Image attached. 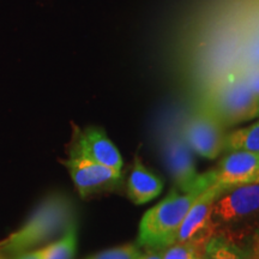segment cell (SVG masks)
<instances>
[{
  "mask_svg": "<svg viewBox=\"0 0 259 259\" xmlns=\"http://www.w3.org/2000/svg\"><path fill=\"white\" fill-rule=\"evenodd\" d=\"M72 225H76V211L71 199L61 193L50 194L24 225L0 241V253L11 258L36 250L63 235Z\"/></svg>",
  "mask_w": 259,
  "mask_h": 259,
  "instance_id": "obj_1",
  "label": "cell"
},
{
  "mask_svg": "<svg viewBox=\"0 0 259 259\" xmlns=\"http://www.w3.org/2000/svg\"><path fill=\"white\" fill-rule=\"evenodd\" d=\"M215 235L244 246L259 235V184L227 189L216 199L211 212Z\"/></svg>",
  "mask_w": 259,
  "mask_h": 259,
  "instance_id": "obj_2",
  "label": "cell"
},
{
  "mask_svg": "<svg viewBox=\"0 0 259 259\" xmlns=\"http://www.w3.org/2000/svg\"><path fill=\"white\" fill-rule=\"evenodd\" d=\"M200 193L173 191L167 198L149 209L139 223L138 245L154 250H163L173 245L187 211Z\"/></svg>",
  "mask_w": 259,
  "mask_h": 259,
  "instance_id": "obj_3",
  "label": "cell"
},
{
  "mask_svg": "<svg viewBox=\"0 0 259 259\" xmlns=\"http://www.w3.org/2000/svg\"><path fill=\"white\" fill-rule=\"evenodd\" d=\"M206 109L229 127L258 118L259 95L248 88L240 73H233L213 89Z\"/></svg>",
  "mask_w": 259,
  "mask_h": 259,
  "instance_id": "obj_4",
  "label": "cell"
},
{
  "mask_svg": "<svg viewBox=\"0 0 259 259\" xmlns=\"http://www.w3.org/2000/svg\"><path fill=\"white\" fill-rule=\"evenodd\" d=\"M227 189L229 187L216 184L204 190L194 199L178 231L176 242L191 244L205 250L208 241L215 235L211 221L213 204Z\"/></svg>",
  "mask_w": 259,
  "mask_h": 259,
  "instance_id": "obj_5",
  "label": "cell"
},
{
  "mask_svg": "<svg viewBox=\"0 0 259 259\" xmlns=\"http://www.w3.org/2000/svg\"><path fill=\"white\" fill-rule=\"evenodd\" d=\"M164 156L177 189L183 193L203 192L212 184L209 171L198 173L192 153L180 134H170L164 143Z\"/></svg>",
  "mask_w": 259,
  "mask_h": 259,
  "instance_id": "obj_6",
  "label": "cell"
},
{
  "mask_svg": "<svg viewBox=\"0 0 259 259\" xmlns=\"http://www.w3.org/2000/svg\"><path fill=\"white\" fill-rule=\"evenodd\" d=\"M226 128L208 109L190 116L181 128V137L197 155L208 160L219 157L225 149Z\"/></svg>",
  "mask_w": 259,
  "mask_h": 259,
  "instance_id": "obj_7",
  "label": "cell"
},
{
  "mask_svg": "<svg viewBox=\"0 0 259 259\" xmlns=\"http://www.w3.org/2000/svg\"><path fill=\"white\" fill-rule=\"evenodd\" d=\"M76 190L83 199L114 191L120 184L121 170L80 157H69L64 161Z\"/></svg>",
  "mask_w": 259,
  "mask_h": 259,
  "instance_id": "obj_8",
  "label": "cell"
},
{
  "mask_svg": "<svg viewBox=\"0 0 259 259\" xmlns=\"http://www.w3.org/2000/svg\"><path fill=\"white\" fill-rule=\"evenodd\" d=\"M69 157H80L121 170L124 162L120 151L115 147L105 130L97 126L85 128L74 127L70 143Z\"/></svg>",
  "mask_w": 259,
  "mask_h": 259,
  "instance_id": "obj_9",
  "label": "cell"
},
{
  "mask_svg": "<svg viewBox=\"0 0 259 259\" xmlns=\"http://www.w3.org/2000/svg\"><path fill=\"white\" fill-rule=\"evenodd\" d=\"M259 169V153L250 151H229L219 164L208 170L212 184L227 187L247 184Z\"/></svg>",
  "mask_w": 259,
  "mask_h": 259,
  "instance_id": "obj_10",
  "label": "cell"
},
{
  "mask_svg": "<svg viewBox=\"0 0 259 259\" xmlns=\"http://www.w3.org/2000/svg\"><path fill=\"white\" fill-rule=\"evenodd\" d=\"M163 190V183L156 174L136 158L127 180V196L136 205H143L158 197Z\"/></svg>",
  "mask_w": 259,
  "mask_h": 259,
  "instance_id": "obj_11",
  "label": "cell"
},
{
  "mask_svg": "<svg viewBox=\"0 0 259 259\" xmlns=\"http://www.w3.org/2000/svg\"><path fill=\"white\" fill-rule=\"evenodd\" d=\"M77 247V229L72 225L56 241L36 248L40 259H73Z\"/></svg>",
  "mask_w": 259,
  "mask_h": 259,
  "instance_id": "obj_12",
  "label": "cell"
},
{
  "mask_svg": "<svg viewBox=\"0 0 259 259\" xmlns=\"http://www.w3.org/2000/svg\"><path fill=\"white\" fill-rule=\"evenodd\" d=\"M236 150L259 153V120L226 135L223 151Z\"/></svg>",
  "mask_w": 259,
  "mask_h": 259,
  "instance_id": "obj_13",
  "label": "cell"
},
{
  "mask_svg": "<svg viewBox=\"0 0 259 259\" xmlns=\"http://www.w3.org/2000/svg\"><path fill=\"white\" fill-rule=\"evenodd\" d=\"M251 252L222 235H213L204 250L203 259H250Z\"/></svg>",
  "mask_w": 259,
  "mask_h": 259,
  "instance_id": "obj_14",
  "label": "cell"
},
{
  "mask_svg": "<svg viewBox=\"0 0 259 259\" xmlns=\"http://www.w3.org/2000/svg\"><path fill=\"white\" fill-rule=\"evenodd\" d=\"M163 259H203L204 250L191 244H176L162 250Z\"/></svg>",
  "mask_w": 259,
  "mask_h": 259,
  "instance_id": "obj_15",
  "label": "cell"
},
{
  "mask_svg": "<svg viewBox=\"0 0 259 259\" xmlns=\"http://www.w3.org/2000/svg\"><path fill=\"white\" fill-rule=\"evenodd\" d=\"M141 253L139 245L126 244L97 252L85 259H137Z\"/></svg>",
  "mask_w": 259,
  "mask_h": 259,
  "instance_id": "obj_16",
  "label": "cell"
},
{
  "mask_svg": "<svg viewBox=\"0 0 259 259\" xmlns=\"http://www.w3.org/2000/svg\"><path fill=\"white\" fill-rule=\"evenodd\" d=\"M245 66L259 67V34H253L244 48Z\"/></svg>",
  "mask_w": 259,
  "mask_h": 259,
  "instance_id": "obj_17",
  "label": "cell"
},
{
  "mask_svg": "<svg viewBox=\"0 0 259 259\" xmlns=\"http://www.w3.org/2000/svg\"><path fill=\"white\" fill-rule=\"evenodd\" d=\"M240 73L241 78L252 92L259 95V67L245 66Z\"/></svg>",
  "mask_w": 259,
  "mask_h": 259,
  "instance_id": "obj_18",
  "label": "cell"
},
{
  "mask_svg": "<svg viewBox=\"0 0 259 259\" xmlns=\"http://www.w3.org/2000/svg\"><path fill=\"white\" fill-rule=\"evenodd\" d=\"M137 259H163V257H162V250L148 248V251L144 252V253H141Z\"/></svg>",
  "mask_w": 259,
  "mask_h": 259,
  "instance_id": "obj_19",
  "label": "cell"
},
{
  "mask_svg": "<svg viewBox=\"0 0 259 259\" xmlns=\"http://www.w3.org/2000/svg\"><path fill=\"white\" fill-rule=\"evenodd\" d=\"M10 259H40V257H38L36 251L32 250V251L24 252V253L14 255V257H11Z\"/></svg>",
  "mask_w": 259,
  "mask_h": 259,
  "instance_id": "obj_20",
  "label": "cell"
},
{
  "mask_svg": "<svg viewBox=\"0 0 259 259\" xmlns=\"http://www.w3.org/2000/svg\"><path fill=\"white\" fill-rule=\"evenodd\" d=\"M251 244H252L251 245V252L259 258V235L255 236L253 240H252Z\"/></svg>",
  "mask_w": 259,
  "mask_h": 259,
  "instance_id": "obj_21",
  "label": "cell"
},
{
  "mask_svg": "<svg viewBox=\"0 0 259 259\" xmlns=\"http://www.w3.org/2000/svg\"><path fill=\"white\" fill-rule=\"evenodd\" d=\"M247 184H259V169L257 170V173H255L254 176L251 178L250 181H248Z\"/></svg>",
  "mask_w": 259,
  "mask_h": 259,
  "instance_id": "obj_22",
  "label": "cell"
},
{
  "mask_svg": "<svg viewBox=\"0 0 259 259\" xmlns=\"http://www.w3.org/2000/svg\"><path fill=\"white\" fill-rule=\"evenodd\" d=\"M254 34H259V17H258L257 22H255V25H254Z\"/></svg>",
  "mask_w": 259,
  "mask_h": 259,
  "instance_id": "obj_23",
  "label": "cell"
},
{
  "mask_svg": "<svg viewBox=\"0 0 259 259\" xmlns=\"http://www.w3.org/2000/svg\"><path fill=\"white\" fill-rule=\"evenodd\" d=\"M250 252H251V250H250ZM250 259H259V258L257 257V255H254V254L251 252V257H250Z\"/></svg>",
  "mask_w": 259,
  "mask_h": 259,
  "instance_id": "obj_24",
  "label": "cell"
},
{
  "mask_svg": "<svg viewBox=\"0 0 259 259\" xmlns=\"http://www.w3.org/2000/svg\"><path fill=\"white\" fill-rule=\"evenodd\" d=\"M0 259H10V258H8V257H5L4 254H2L0 253Z\"/></svg>",
  "mask_w": 259,
  "mask_h": 259,
  "instance_id": "obj_25",
  "label": "cell"
}]
</instances>
